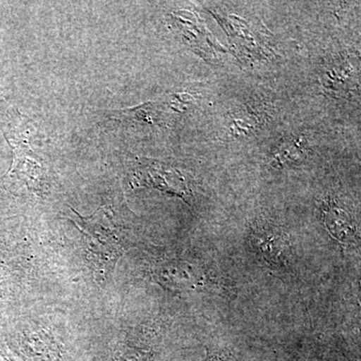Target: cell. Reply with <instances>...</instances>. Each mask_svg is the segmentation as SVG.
Returning a JSON list of instances; mask_svg holds the SVG:
<instances>
[{"mask_svg":"<svg viewBox=\"0 0 361 361\" xmlns=\"http://www.w3.org/2000/svg\"><path fill=\"white\" fill-rule=\"evenodd\" d=\"M75 222L85 237L87 259L92 264L94 274L99 279L113 271L118 259L127 250L128 246L123 242V235L115 223L109 219L106 214H96L89 218L80 217Z\"/></svg>","mask_w":361,"mask_h":361,"instance_id":"6da1fadb","label":"cell"},{"mask_svg":"<svg viewBox=\"0 0 361 361\" xmlns=\"http://www.w3.org/2000/svg\"><path fill=\"white\" fill-rule=\"evenodd\" d=\"M251 241L252 245L270 263L278 264L286 261V242L277 230L261 226L252 234Z\"/></svg>","mask_w":361,"mask_h":361,"instance_id":"7a4b0ae2","label":"cell"}]
</instances>
